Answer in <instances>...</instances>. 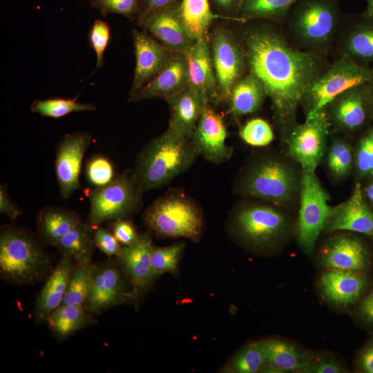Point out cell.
I'll use <instances>...</instances> for the list:
<instances>
[{
    "instance_id": "obj_1",
    "label": "cell",
    "mask_w": 373,
    "mask_h": 373,
    "mask_svg": "<svg viewBox=\"0 0 373 373\" xmlns=\"http://www.w3.org/2000/svg\"><path fill=\"white\" fill-rule=\"evenodd\" d=\"M239 33L249 70L263 82L283 142L298 124L303 95L330 65L329 57L294 48L283 26L267 20L243 22Z\"/></svg>"
},
{
    "instance_id": "obj_2",
    "label": "cell",
    "mask_w": 373,
    "mask_h": 373,
    "mask_svg": "<svg viewBox=\"0 0 373 373\" xmlns=\"http://www.w3.org/2000/svg\"><path fill=\"white\" fill-rule=\"evenodd\" d=\"M292 161L276 153L258 155L236 176L234 193L279 207L291 205L300 196L302 183V170Z\"/></svg>"
},
{
    "instance_id": "obj_3",
    "label": "cell",
    "mask_w": 373,
    "mask_h": 373,
    "mask_svg": "<svg viewBox=\"0 0 373 373\" xmlns=\"http://www.w3.org/2000/svg\"><path fill=\"white\" fill-rule=\"evenodd\" d=\"M341 0H298L283 26L296 48L330 57L345 12Z\"/></svg>"
},
{
    "instance_id": "obj_4",
    "label": "cell",
    "mask_w": 373,
    "mask_h": 373,
    "mask_svg": "<svg viewBox=\"0 0 373 373\" xmlns=\"http://www.w3.org/2000/svg\"><path fill=\"white\" fill-rule=\"evenodd\" d=\"M199 155L190 138L166 129L141 150L133 175L143 193L160 188L188 170Z\"/></svg>"
},
{
    "instance_id": "obj_5",
    "label": "cell",
    "mask_w": 373,
    "mask_h": 373,
    "mask_svg": "<svg viewBox=\"0 0 373 373\" xmlns=\"http://www.w3.org/2000/svg\"><path fill=\"white\" fill-rule=\"evenodd\" d=\"M55 266L44 245L30 231L6 225L0 232V276L5 283L20 287L45 280Z\"/></svg>"
},
{
    "instance_id": "obj_6",
    "label": "cell",
    "mask_w": 373,
    "mask_h": 373,
    "mask_svg": "<svg viewBox=\"0 0 373 373\" xmlns=\"http://www.w3.org/2000/svg\"><path fill=\"white\" fill-rule=\"evenodd\" d=\"M143 221L159 237L186 238L197 242L204 218L197 204L180 191H169L144 211Z\"/></svg>"
},
{
    "instance_id": "obj_7",
    "label": "cell",
    "mask_w": 373,
    "mask_h": 373,
    "mask_svg": "<svg viewBox=\"0 0 373 373\" xmlns=\"http://www.w3.org/2000/svg\"><path fill=\"white\" fill-rule=\"evenodd\" d=\"M230 225L234 234L255 249L275 247L286 236L289 229L287 216L271 203L248 202L236 209Z\"/></svg>"
},
{
    "instance_id": "obj_8",
    "label": "cell",
    "mask_w": 373,
    "mask_h": 373,
    "mask_svg": "<svg viewBox=\"0 0 373 373\" xmlns=\"http://www.w3.org/2000/svg\"><path fill=\"white\" fill-rule=\"evenodd\" d=\"M372 66L357 64L345 55L338 56L305 91L300 106L305 119L314 117L335 97L358 84L366 83Z\"/></svg>"
},
{
    "instance_id": "obj_9",
    "label": "cell",
    "mask_w": 373,
    "mask_h": 373,
    "mask_svg": "<svg viewBox=\"0 0 373 373\" xmlns=\"http://www.w3.org/2000/svg\"><path fill=\"white\" fill-rule=\"evenodd\" d=\"M142 193L133 171L117 175L108 184L90 191L87 223L94 228L107 221L126 218L142 206Z\"/></svg>"
},
{
    "instance_id": "obj_10",
    "label": "cell",
    "mask_w": 373,
    "mask_h": 373,
    "mask_svg": "<svg viewBox=\"0 0 373 373\" xmlns=\"http://www.w3.org/2000/svg\"><path fill=\"white\" fill-rule=\"evenodd\" d=\"M209 41L218 102H229L233 86L249 71L245 48L239 34L221 26Z\"/></svg>"
},
{
    "instance_id": "obj_11",
    "label": "cell",
    "mask_w": 373,
    "mask_h": 373,
    "mask_svg": "<svg viewBox=\"0 0 373 373\" xmlns=\"http://www.w3.org/2000/svg\"><path fill=\"white\" fill-rule=\"evenodd\" d=\"M299 198L298 241L303 251L310 256L332 207L328 204L329 195L313 171H302Z\"/></svg>"
},
{
    "instance_id": "obj_12",
    "label": "cell",
    "mask_w": 373,
    "mask_h": 373,
    "mask_svg": "<svg viewBox=\"0 0 373 373\" xmlns=\"http://www.w3.org/2000/svg\"><path fill=\"white\" fill-rule=\"evenodd\" d=\"M139 298L115 258L95 264L90 289L83 307L91 315H99L115 306L135 303Z\"/></svg>"
},
{
    "instance_id": "obj_13",
    "label": "cell",
    "mask_w": 373,
    "mask_h": 373,
    "mask_svg": "<svg viewBox=\"0 0 373 373\" xmlns=\"http://www.w3.org/2000/svg\"><path fill=\"white\" fill-rule=\"evenodd\" d=\"M330 133L323 108L292 130L285 141L288 155L302 171L315 172L324 157Z\"/></svg>"
},
{
    "instance_id": "obj_14",
    "label": "cell",
    "mask_w": 373,
    "mask_h": 373,
    "mask_svg": "<svg viewBox=\"0 0 373 373\" xmlns=\"http://www.w3.org/2000/svg\"><path fill=\"white\" fill-rule=\"evenodd\" d=\"M324 109L332 132L338 135L358 131L373 119L365 83L339 94Z\"/></svg>"
},
{
    "instance_id": "obj_15",
    "label": "cell",
    "mask_w": 373,
    "mask_h": 373,
    "mask_svg": "<svg viewBox=\"0 0 373 373\" xmlns=\"http://www.w3.org/2000/svg\"><path fill=\"white\" fill-rule=\"evenodd\" d=\"M331 55H345L357 64L372 66L373 15L365 11L345 13Z\"/></svg>"
},
{
    "instance_id": "obj_16",
    "label": "cell",
    "mask_w": 373,
    "mask_h": 373,
    "mask_svg": "<svg viewBox=\"0 0 373 373\" xmlns=\"http://www.w3.org/2000/svg\"><path fill=\"white\" fill-rule=\"evenodd\" d=\"M91 142V135L85 131L68 133L59 142L55 169L62 198H68L79 188L82 162Z\"/></svg>"
},
{
    "instance_id": "obj_17",
    "label": "cell",
    "mask_w": 373,
    "mask_h": 373,
    "mask_svg": "<svg viewBox=\"0 0 373 373\" xmlns=\"http://www.w3.org/2000/svg\"><path fill=\"white\" fill-rule=\"evenodd\" d=\"M226 138L227 128L222 115L210 103L205 104L190 137L199 155L217 164L229 160L233 149L227 145Z\"/></svg>"
},
{
    "instance_id": "obj_18",
    "label": "cell",
    "mask_w": 373,
    "mask_h": 373,
    "mask_svg": "<svg viewBox=\"0 0 373 373\" xmlns=\"http://www.w3.org/2000/svg\"><path fill=\"white\" fill-rule=\"evenodd\" d=\"M137 24L175 53L185 54L194 43L180 13V2L149 12Z\"/></svg>"
},
{
    "instance_id": "obj_19",
    "label": "cell",
    "mask_w": 373,
    "mask_h": 373,
    "mask_svg": "<svg viewBox=\"0 0 373 373\" xmlns=\"http://www.w3.org/2000/svg\"><path fill=\"white\" fill-rule=\"evenodd\" d=\"M132 35L135 68L128 97L156 76L175 53L144 30L133 29Z\"/></svg>"
},
{
    "instance_id": "obj_20",
    "label": "cell",
    "mask_w": 373,
    "mask_h": 373,
    "mask_svg": "<svg viewBox=\"0 0 373 373\" xmlns=\"http://www.w3.org/2000/svg\"><path fill=\"white\" fill-rule=\"evenodd\" d=\"M320 262L327 269L363 274L369 267L366 247L357 237L340 233L328 238L320 251Z\"/></svg>"
},
{
    "instance_id": "obj_21",
    "label": "cell",
    "mask_w": 373,
    "mask_h": 373,
    "mask_svg": "<svg viewBox=\"0 0 373 373\" xmlns=\"http://www.w3.org/2000/svg\"><path fill=\"white\" fill-rule=\"evenodd\" d=\"M153 247L151 235L144 233L139 234L134 242L123 245L120 254L115 257L139 297L160 276L151 262Z\"/></svg>"
},
{
    "instance_id": "obj_22",
    "label": "cell",
    "mask_w": 373,
    "mask_h": 373,
    "mask_svg": "<svg viewBox=\"0 0 373 373\" xmlns=\"http://www.w3.org/2000/svg\"><path fill=\"white\" fill-rule=\"evenodd\" d=\"M338 231L373 236V212L365 200L359 182L355 184L347 200L332 207L323 232Z\"/></svg>"
},
{
    "instance_id": "obj_23",
    "label": "cell",
    "mask_w": 373,
    "mask_h": 373,
    "mask_svg": "<svg viewBox=\"0 0 373 373\" xmlns=\"http://www.w3.org/2000/svg\"><path fill=\"white\" fill-rule=\"evenodd\" d=\"M184 55L189 88L198 93L206 103H218L209 37L196 39Z\"/></svg>"
},
{
    "instance_id": "obj_24",
    "label": "cell",
    "mask_w": 373,
    "mask_h": 373,
    "mask_svg": "<svg viewBox=\"0 0 373 373\" xmlns=\"http://www.w3.org/2000/svg\"><path fill=\"white\" fill-rule=\"evenodd\" d=\"M189 87L185 55L174 53L169 63L136 93L128 97L131 102L149 99L165 100Z\"/></svg>"
},
{
    "instance_id": "obj_25",
    "label": "cell",
    "mask_w": 373,
    "mask_h": 373,
    "mask_svg": "<svg viewBox=\"0 0 373 373\" xmlns=\"http://www.w3.org/2000/svg\"><path fill=\"white\" fill-rule=\"evenodd\" d=\"M73 264L70 257L61 256L45 280L34 304L33 316L37 324L46 323L50 315L62 304Z\"/></svg>"
},
{
    "instance_id": "obj_26",
    "label": "cell",
    "mask_w": 373,
    "mask_h": 373,
    "mask_svg": "<svg viewBox=\"0 0 373 373\" xmlns=\"http://www.w3.org/2000/svg\"><path fill=\"white\" fill-rule=\"evenodd\" d=\"M325 297L332 303L339 307L354 304L366 287V278L359 273L327 269L319 280Z\"/></svg>"
},
{
    "instance_id": "obj_27",
    "label": "cell",
    "mask_w": 373,
    "mask_h": 373,
    "mask_svg": "<svg viewBox=\"0 0 373 373\" xmlns=\"http://www.w3.org/2000/svg\"><path fill=\"white\" fill-rule=\"evenodd\" d=\"M166 101L170 112L167 130L179 136L190 138L207 103L189 87Z\"/></svg>"
},
{
    "instance_id": "obj_28",
    "label": "cell",
    "mask_w": 373,
    "mask_h": 373,
    "mask_svg": "<svg viewBox=\"0 0 373 373\" xmlns=\"http://www.w3.org/2000/svg\"><path fill=\"white\" fill-rule=\"evenodd\" d=\"M267 364L263 372H303L311 356L294 343L279 338L260 341Z\"/></svg>"
},
{
    "instance_id": "obj_29",
    "label": "cell",
    "mask_w": 373,
    "mask_h": 373,
    "mask_svg": "<svg viewBox=\"0 0 373 373\" xmlns=\"http://www.w3.org/2000/svg\"><path fill=\"white\" fill-rule=\"evenodd\" d=\"M81 222L79 215L73 210L47 207L37 213V235L44 246L56 247Z\"/></svg>"
},
{
    "instance_id": "obj_30",
    "label": "cell",
    "mask_w": 373,
    "mask_h": 373,
    "mask_svg": "<svg viewBox=\"0 0 373 373\" xmlns=\"http://www.w3.org/2000/svg\"><path fill=\"white\" fill-rule=\"evenodd\" d=\"M262 80L249 70L233 86L229 103V112L240 117L258 111L267 97Z\"/></svg>"
},
{
    "instance_id": "obj_31",
    "label": "cell",
    "mask_w": 373,
    "mask_h": 373,
    "mask_svg": "<svg viewBox=\"0 0 373 373\" xmlns=\"http://www.w3.org/2000/svg\"><path fill=\"white\" fill-rule=\"evenodd\" d=\"M46 323L53 336L63 341L75 332L97 323L82 305L62 304L48 318Z\"/></svg>"
},
{
    "instance_id": "obj_32",
    "label": "cell",
    "mask_w": 373,
    "mask_h": 373,
    "mask_svg": "<svg viewBox=\"0 0 373 373\" xmlns=\"http://www.w3.org/2000/svg\"><path fill=\"white\" fill-rule=\"evenodd\" d=\"M298 0H241L237 21L267 20L283 26Z\"/></svg>"
},
{
    "instance_id": "obj_33",
    "label": "cell",
    "mask_w": 373,
    "mask_h": 373,
    "mask_svg": "<svg viewBox=\"0 0 373 373\" xmlns=\"http://www.w3.org/2000/svg\"><path fill=\"white\" fill-rule=\"evenodd\" d=\"M93 227L81 222L56 245L61 256L70 257L74 263L92 260L95 248Z\"/></svg>"
},
{
    "instance_id": "obj_34",
    "label": "cell",
    "mask_w": 373,
    "mask_h": 373,
    "mask_svg": "<svg viewBox=\"0 0 373 373\" xmlns=\"http://www.w3.org/2000/svg\"><path fill=\"white\" fill-rule=\"evenodd\" d=\"M180 13L194 39L209 37V30L217 16L213 14L209 0H180Z\"/></svg>"
},
{
    "instance_id": "obj_35",
    "label": "cell",
    "mask_w": 373,
    "mask_h": 373,
    "mask_svg": "<svg viewBox=\"0 0 373 373\" xmlns=\"http://www.w3.org/2000/svg\"><path fill=\"white\" fill-rule=\"evenodd\" d=\"M334 134L328 140L324 157L331 177L341 180L350 173L354 165V151L347 140Z\"/></svg>"
},
{
    "instance_id": "obj_36",
    "label": "cell",
    "mask_w": 373,
    "mask_h": 373,
    "mask_svg": "<svg viewBox=\"0 0 373 373\" xmlns=\"http://www.w3.org/2000/svg\"><path fill=\"white\" fill-rule=\"evenodd\" d=\"M94 267L92 260L73 264L62 304L83 306L90 289Z\"/></svg>"
},
{
    "instance_id": "obj_37",
    "label": "cell",
    "mask_w": 373,
    "mask_h": 373,
    "mask_svg": "<svg viewBox=\"0 0 373 373\" xmlns=\"http://www.w3.org/2000/svg\"><path fill=\"white\" fill-rule=\"evenodd\" d=\"M267 364L265 354L260 341L249 343L227 362L223 372L230 373H256L262 372Z\"/></svg>"
},
{
    "instance_id": "obj_38",
    "label": "cell",
    "mask_w": 373,
    "mask_h": 373,
    "mask_svg": "<svg viewBox=\"0 0 373 373\" xmlns=\"http://www.w3.org/2000/svg\"><path fill=\"white\" fill-rule=\"evenodd\" d=\"M96 107L91 103H79L73 99L50 98L35 99L30 105V111L44 117L59 118L73 112L93 111Z\"/></svg>"
},
{
    "instance_id": "obj_39",
    "label": "cell",
    "mask_w": 373,
    "mask_h": 373,
    "mask_svg": "<svg viewBox=\"0 0 373 373\" xmlns=\"http://www.w3.org/2000/svg\"><path fill=\"white\" fill-rule=\"evenodd\" d=\"M184 248V242L174 243L166 247L153 245L151 262L156 272L160 276L164 273L176 274Z\"/></svg>"
},
{
    "instance_id": "obj_40",
    "label": "cell",
    "mask_w": 373,
    "mask_h": 373,
    "mask_svg": "<svg viewBox=\"0 0 373 373\" xmlns=\"http://www.w3.org/2000/svg\"><path fill=\"white\" fill-rule=\"evenodd\" d=\"M354 166L361 178H373V125L359 137L354 151Z\"/></svg>"
},
{
    "instance_id": "obj_41",
    "label": "cell",
    "mask_w": 373,
    "mask_h": 373,
    "mask_svg": "<svg viewBox=\"0 0 373 373\" xmlns=\"http://www.w3.org/2000/svg\"><path fill=\"white\" fill-rule=\"evenodd\" d=\"M239 135L245 143L253 146H267L274 139L271 126L261 118L248 121L240 129Z\"/></svg>"
},
{
    "instance_id": "obj_42",
    "label": "cell",
    "mask_w": 373,
    "mask_h": 373,
    "mask_svg": "<svg viewBox=\"0 0 373 373\" xmlns=\"http://www.w3.org/2000/svg\"><path fill=\"white\" fill-rule=\"evenodd\" d=\"M86 176L88 182L95 188L108 184L115 178L111 162L103 155H95L87 162Z\"/></svg>"
},
{
    "instance_id": "obj_43",
    "label": "cell",
    "mask_w": 373,
    "mask_h": 373,
    "mask_svg": "<svg viewBox=\"0 0 373 373\" xmlns=\"http://www.w3.org/2000/svg\"><path fill=\"white\" fill-rule=\"evenodd\" d=\"M140 0H90V6L105 17L110 13L121 15L131 21H137Z\"/></svg>"
},
{
    "instance_id": "obj_44",
    "label": "cell",
    "mask_w": 373,
    "mask_h": 373,
    "mask_svg": "<svg viewBox=\"0 0 373 373\" xmlns=\"http://www.w3.org/2000/svg\"><path fill=\"white\" fill-rule=\"evenodd\" d=\"M110 36L108 24L102 20H95L89 32V41L96 54V68H101L104 64V54Z\"/></svg>"
},
{
    "instance_id": "obj_45",
    "label": "cell",
    "mask_w": 373,
    "mask_h": 373,
    "mask_svg": "<svg viewBox=\"0 0 373 373\" xmlns=\"http://www.w3.org/2000/svg\"><path fill=\"white\" fill-rule=\"evenodd\" d=\"M93 235L95 246L101 251L109 258L119 256L122 245L113 232L99 225L93 228Z\"/></svg>"
},
{
    "instance_id": "obj_46",
    "label": "cell",
    "mask_w": 373,
    "mask_h": 373,
    "mask_svg": "<svg viewBox=\"0 0 373 373\" xmlns=\"http://www.w3.org/2000/svg\"><path fill=\"white\" fill-rule=\"evenodd\" d=\"M111 228L115 238L122 246L134 242L139 236L135 225L126 218L111 221Z\"/></svg>"
},
{
    "instance_id": "obj_47",
    "label": "cell",
    "mask_w": 373,
    "mask_h": 373,
    "mask_svg": "<svg viewBox=\"0 0 373 373\" xmlns=\"http://www.w3.org/2000/svg\"><path fill=\"white\" fill-rule=\"evenodd\" d=\"M341 364L329 356H322L311 361L304 373H341L344 372Z\"/></svg>"
},
{
    "instance_id": "obj_48",
    "label": "cell",
    "mask_w": 373,
    "mask_h": 373,
    "mask_svg": "<svg viewBox=\"0 0 373 373\" xmlns=\"http://www.w3.org/2000/svg\"><path fill=\"white\" fill-rule=\"evenodd\" d=\"M211 9L226 18L237 21L241 0H209Z\"/></svg>"
},
{
    "instance_id": "obj_49",
    "label": "cell",
    "mask_w": 373,
    "mask_h": 373,
    "mask_svg": "<svg viewBox=\"0 0 373 373\" xmlns=\"http://www.w3.org/2000/svg\"><path fill=\"white\" fill-rule=\"evenodd\" d=\"M0 212L12 220H15L22 214L20 207L10 198L5 184L0 186Z\"/></svg>"
},
{
    "instance_id": "obj_50",
    "label": "cell",
    "mask_w": 373,
    "mask_h": 373,
    "mask_svg": "<svg viewBox=\"0 0 373 373\" xmlns=\"http://www.w3.org/2000/svg\"><path fill=\"white\" fill-rule=\"evenodd\" d=\"M180 2V0H140V13L136 21L153 11L164 9Z\"/></svg>"
},
{
    "instance_id": "obj_51",
    "label": "cell",
    "mask_w": 373,
    "mask_h": 373,
    "mask_svg": "<svg viewBox=\"0 0 373 373\" xmlns=\"http://www.w3.org/2000/svg\"><path fill=\"white\" fill-rule=\"evenodd\" d=\"M358 365L363 372L373 373V340L361 352Z\"/></svg>"
},
{
    "instance_id": "obj_52",
    "label": "cell",
    "mask_w": 373,
    "mask_h": 373,
    "mask_svg": "<svg viewBox=\"0 0 373 373\" xmlns=\"http://www.w3.org/2000/svg\"><path fill=\"white\" fill-rule=\"evenodd\" d=\"M358 315L365 323L373 325V289L358 307Z\"/></svg>"
},
{
    "instance_id": "obj_53",
    "label": "cell",
    "mask_w": 373,
    "mask_h": 373,
    "mask_svg": "<svg viewBox=\"0 0 373 373\" xmlns=\"http://www.w3.org/2000/svg\"><path fill=\"white\" fill-rule=\"evenodd\" d=\"M365 86L368 100L373 115V66H372V73L368 81L365 83Z\"/></svg>"
},
{
    "instance_id": "obj_54",
    "label": "cell",
    "mask_w": 373,
    "mask_h": 373,
    "mask_svg": "<svg viewBox=\"0 0 373 373\" xmlns=\"http://www.w3.org/2000/svg\"><path fill=\"white\" fill-rule=\"evenodd\" d=\"M365 196L373 207V178H371L370 182L367 184L365 189Z\"/></svg>"
},
{
    "instance_id": "obj_55",
    "label": "cell",
    "mask_w": 373,
    "mask_h": 373,
    "mask_svg": "<svg viewBox=\"0 0 373 373\" xmlns=\"http://www.w3.org/2000/svg\"><path fill=\"white\" fill-rule=\"evenodd\" d=\"M367 8L364 10L367 15H373V0H366Z\"/></svg>"
}]
</instances>
